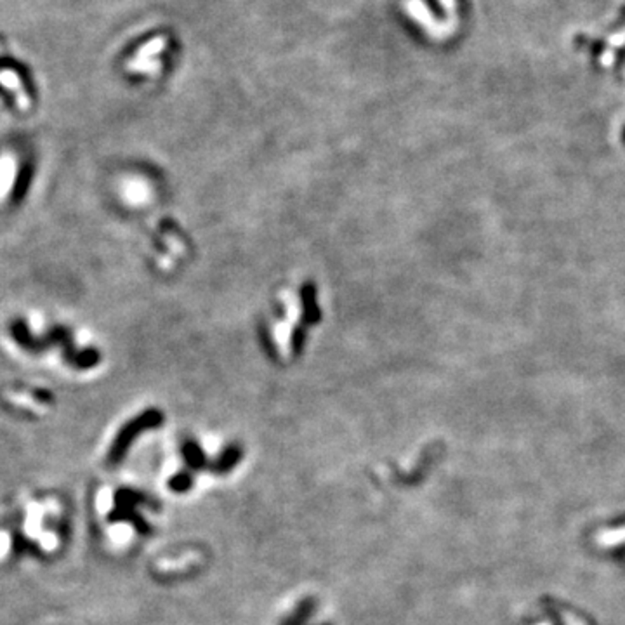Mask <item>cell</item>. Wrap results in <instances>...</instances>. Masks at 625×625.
Masks as SVG:
<instances>
[{"label": "cell", "instance_id": "1", "mask_svg": "<svg viewBox=\"0 0 625 625\" xmlns=\"http://www.w3.org/2000/svg\"><path fill=\"white\" fill-rule=\"evenodd\" d=\"M181 450L182 455H184L186 464H188V471L195 472L200 471V469H212V462H209L205 459L204 452L198 447V443H195V441H184Z\"/></svg>", "mask_w": 625, "mask_h": 625}, {"label": "cell", "instance_id": "2", "mask_svg": "<svg viewBox=\"0 0 625 625\" xmlns=\"http://www.w3.org/2000/svg\"><path fill=\"white\" fill-rule=\"evenodd\" d=\"M240 459H242V452L236 445H231V447L226 448V452L219 457L218 462H212V471L215 474H228L238 464Z\"/></svg>", "mask_w": 625, "mask_h": 625}, {"label": "cell", "instance_id": "3", "mask_svg": "<svg viewBox=\"0 0 625 625\" xmlns=\"http://www.w3.org/2000/svg\"><path fill=\"white\" fill-rule=\"evenodd\" d=\"M313 611H315V599H304L282 625H304L307 618L313 615Z\"/></svg>", "mask_w": 625, "mask_h": 625}, {"label": "cell", "instance_id": "4", "mask_svg": "<svg viewBox=\"0 0 625 625\" xmlns=\"http://www.w3.org/2000/svg\"><path fill=\"white\" fill-rule=\"evenodd\" d=\"M193 481H195V474L186 469V471L177 472L174 478H171V483H169V485H171V488L174 490V492L184 493V492H188V490H191Z\"/></svg>", "mask_w": 625, "mask_h": 625}, {"label": "cell", "instance_id": "5", "mask_svg": "<svg viewBox=\"0 0 625 625\" xmlns=\"http://www.w3.org/2000/svg\"><path fill=\"white\" fill-rule=\"evenodd\" d=\"M325 625H329V624H325Z\"/></svg>", "mask_w": 625, "mask_h": 625}]
</instances>
